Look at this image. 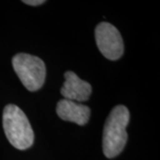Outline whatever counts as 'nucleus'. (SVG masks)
<instances>
[{
  "instance_id": "obj_7",
  "label": "nucleus",
  "mask_w": 160,
  "mask_h": 160,
  "mask_svg": "<svg viewBox=\"0 0 160 160\" xmlns=\"http://www.w3.org/2000/svg\"><path fill=\"white\" fill-rule=\"evenodd\" d=\"M24 4L26 5H29V6H40L44 3H46V1L44 0H23L22 1Z\"/></svg>"
},
{
  "instance_id": "obj_2",
  "label": "nucleus",
  "mask_w": 160,
  "mask_h": 160,
  "mask_svg": "<svg viewBox=\"0 0 160 160\" xmlns=\"http://www.w3.org/2000/svg\"><path fill=\"white\" fill-rule=\"evenodd\" d=\"M3 127L6 138L18 149H27L34 142V132L25 113L18 106L9 104L3 111Z\"/></svg>"
},
{
  "instance_id": "obj_3",
  "label": "nucleus",
  "mask_w": 160,
  "mask_h": 160,
  "mask_svg": "<svg viewBox=\"0 0 160 160\" xmlns=\"http://www.w3.org/2000/svg\"><path fill=\"white\" fill-rule=\"evenodd\" d=\"M12 63L18 78L29 91H38L43 86L46 79V65L40 58L28 53H17Z\"/></svg>"
},
{
  "instance_id": "obj_5",
  "label": "nucleus",
  "mask_w": 160,
  "mask_h": 160,
  "mask_svg": "<svg viewBox=\"0 0 160 160\" xmlns=\"http://www.w3.org/2000/svg\"><path fill=\"white\" fill-rule=\"evenodd\" d=\"M65 82L61 89L64 99L69 101L86 102L92 93L91 85L79 78L72 71H67L64 74Z\"/></svg>"
},
{
  "instance_id": "obj_1",
  "label": "nucleus",
  "mask_w": 160,
  "mask_h": 160,
  "mask_svg": "<svg viewBox=\"0 0 160 160\" xmlns=\"http://www.w3.org/2000/svg\"><path fill=\"white\" fill-rule=\"evenodd\" d=\"M129 120V110L124 105L116 106L109 115L104 126L102 137L103 153L108 158L117 157L125 148L128 139L126 127Z\"/></svg>"
},
{
  "instance_id": "obj_4",
  "label": "nucleus",
  "mask_w": 160,
  "mask_h": 160,
  "mask_svg": "<svg viewBox=\"0 0 160 160\" xmlns=\"http://www.w3.org/2000/svg\"><path fill=\"white\" fill-rule=\"evenodd\" d=\"M98 49L110 61L118 60L124 53V42L118 29L110 23L102 22L95 29Z\"/></svg>"
},
{
  "instance_id": "obj_6",
  "label": "nucleus",
  "mask_w": 160,
  "mask_h": 160,
  "mask_svg": "<svg viewBox=\"0 0 160 160\" xmlns=\"http://www.w3.org/2000/svg\"><path fill=\"white\" fill-rule=\"evenodd\" d=\"M56 112L64 121H70L79 126H85L91 114L89 107L66 99L61 100L57 103Z\"/></svg>"
}]
</instances>
